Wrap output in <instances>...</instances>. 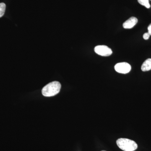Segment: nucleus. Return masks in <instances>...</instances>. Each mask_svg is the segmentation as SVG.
Instances as JSON below:
<instances>
[{"label":"nucleus","instance_id":"obj_8","mask_svg":"<svg viewBox=\"0 0 151 151\" xmlns=\"http://www.w3.org/2000/svg\"><path fill=\"white\" fill-rule=\"evenodd\" d=\"M6 8V6L4 3H0V18L2 17L4 14Z\"/></svg>","mask_w":151,"mask_h":151},{"label":"nucleus","instance_id":"obj_12","mask_svg":"<svg viewBox=\"0 0 151 151\" xmlns=\"http://www.w3.org/2000/svg\"></svg>","mask_w":151,"mask_h":151},{"label":"nucleus","instance_id":"obj_4","mask_svg":"<svg viewBox=\"0 0 151 151\" xmlns=\"http://www.w3.org/2000/svg\"><path fill=\"white\" fill-rule=\"evenodd\" d=\"M132 69L131 65L126 62L119 63L115 66V70L119 73L126 74L129 73Z\"/></svg>","mask_w":151,"mask_h":151},{"label":"nucleus","instance_id":"obj_7","mask_svg":"<svg viewBox=\"0 0 151 151\" xmlns=\"http://www.w3.org/2000/svg\"><path fill=\"white\" fill-rule=\"evenodd\" d=\"M138 2L141 5L147 8H150V5L149 3V0H138Z\"/></svg>","mask_w":151,"mask_h":151},{"label":"nucleus","instance_id":"obj_10","mask_svg":"<svg viewBox=\"0 0 151 151\" xmlns=\"http://www.w3.org/2000/svg\"><path fill=\"white\" fill-rule=\"evenodd\" d=\"M148 32L151 35V24H150L148 26Z\"/></svg>","mask_w":151,"mask_h":151},{"label":"nucleus","instance_id":"obj_2","mask_svg":"<svg viewBox=\"0 0 151 151\" xmlns=\"http://www.w3.org/2000/svg\"><path fill=\"white\" fill-rule=\"evenodd\" d=\"M117 145L124 151H134L137 149L138 145L134 141L125 138H120L116 141Z\"/></svg>","mask_w":151,"mask_h":151},{"label":"nucleus","instance_id":"obj_6","mask_svg":"<svg viewBox=\"0 0 151 151\" xmlns=\"http://www.w3.org/2000/svg\"><path fill=\"white\" fill-rule=\"evenodd\" d=\"M141 69L143 71H147L151 70V58L146 60L142 65Z\"/></svg>","mask_w":151,"mask_h":151},{"label":"nucleus","instance_id":"obj_1","mask_svg":"<svg viewBox=\"0 0 151 151\" xmlns=\"http://www.w3.org/2000/svg\"><path fill=\"white\" fill-rule=\"evenodd\" d=\"M61 89V84L59 82L54 81L49 83L42 88V93L45 97H52L58 94Z\"/></svg>","mask_w":151,"mask_h":151},{"label":"nucleus","instance_id":"obj_11","mask_svg":"<svg viewBox=\"0 0 151 151\" xmlns=\"http://www.w3.org/2000/svg\"></svg>","mask_w":151,"mask_h":151},{"label":"nucleus","instance_id":"obj_9","mask_svg":"<svg viewBox=\"0 0 151 151\" xmlns=\"http://www.w3.org/2000/svg\"><path fill=\"white\" fill-rule=\"evenodd\" d=\"M150 34L149 32L145 33L143 35V38L145 40H147L150 37Z\"/></svg>","mask_w":151,"mask_h":151},{"label":"nucleus","instance_id":"obj_3","mask_svg":"<svg viewBox=\"0 0 151 151\" xmlns=\"http://www.w3.org/2000/svg\"><path fill=\"white\" fill-rule=\"evenodd\" d=\"M94 51L97 54L103 56H109L113 53L111 48L104 45H97L95 47Z\"/></svg>","mask_w":151,"mask_h":151},{"label":"nucleus","instance_id":"obj_5","mask_svg":"<svg viewBox=\"0 0 151 151\" xmlns=\"http://www.w3.org/2000/svg\"><path fill=\"white\" fill-rule=\"evenodd\" d=\"M138 22V19L135 17H132L124 22L123 24V27L126 29H132L135 26Z\"/></svg>","mask_w":151,"mask_h":151}]
</instances>
